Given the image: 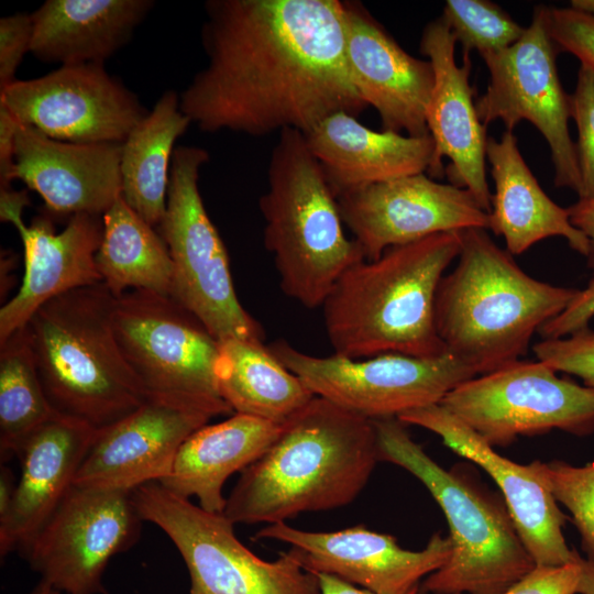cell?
Returning <instances> with one entry per match:
<instances>
[{"instance_id":"6da1fadb","label":"cell","mask_w":594,"mask_h":594,"mask_svg":"<svg viewBox=\"0 0 594 594\" xmlns=\"http://www.w3.org/2000/svg\"><path fill=\"white\" fill-rule=\"evenodd\" d=\"M208 57L179 94L201 131L306 134L329 116L367 108L353 81L339 0H209Z\"/></svg>"},{"instance_id":"7a4b0ae2","label":"cell","mask_w":594,"mask_h":594,"mask_svg":"<svg viewBox=\"0 0 594 594\" xmlns=\"http://www.w3.org/2000/svg\"><path fill=\"white\" fill-rule=\"evenodd\" d=\"M380 461L374 421L315 396L241 472L222 514L234 525H273L343 507Z\"/></svg>"},{"instance_id":"3957f363","label":"cell","mask_w":594,"mask_h":594,"mask_svg":"<svg viewBox=\"0 0 594 594\" xmlns=\"http://www.w3.org/2000/svg\"><path fill=\"white\" fill-rule=\"evenodd\" d=\"M459 232L393 246L375 260L346 268L321 305L334 354L365 359L446 353L435 305L446 270L460 253Z\"/></svg>"},{"instance_id":"277c9868","label":"cell","mask_w":594,"mask_h":594,"mask_svg":"<svg viewBox=\"0 0 594 594\" xmlns=\"http://www.w3.org/2000/svg\"><path fill=\"white\" fill-rule=\"evenodd\" d=\"M459 233L457 266L437 290L436 328L446 349L481 375L520 360L579 289L531 277L485 229Z\"/></svg>"},{"instance_id":"5b68a950","label":"cell","mask_w":594,"mask_h":594,"mask_svg":"<svg viewBox=\"0 0 594 594\" xmlns=\"http://www.w3.org/2000/svg\"><path fill=\"white\" fill-rule=\"evenodd\" d=\"M114 302L101 282L51 299L24 326L52 409L95 429L119 421L150 395L117 342Z\"/></svg>"},{"instance_id":"8992f818","label":"cell","mask_w":594,"mask_h":594,"mask_svg":"<svg viewBox=\"0 0 594 594\" xmlns=\"http://www.w3.org/2000/svg\"><path fill=\"white\" fill-rule=\"evenodd\" d=\"M373 421L380 460L417 477L448 521L452 553L421 582L427 594H501L536 566L502 496L465 466L438 464L399 419Z\"/></svg>"},{"instance_id":"52a82bcc","label":"cell","mask_w":594,"mask_h":594,"mask_svg":"<svg viewBox=\"0 0 594 594\" xmlns=\"http://www.w3.org/2000/svg\"><path fill=\"white\" fill-rule=\"evenodd\" d=\"M267 180L258 206L280 288L306 308L321 307L342 273L365 258L363 251L345 235L338 199L304 133L279 132Z\"/></svg>"},{"instance_id":"ba28073f","label":"cell","mask_w":594,"mask_h":594,"mask_svg":"<svg viewBox=\"0 0 594 594\" xmlns=\"http://www.w3.org/2000/svg\"><path fill=\"white\" fill-rule=\"evenodd\" d=\"M207 150L175 147L167 204L160 234L174 266L172 297L195 315L219 341L264 339V331L238 299L224 243L199 190Z\"/></svg>"},{"instance_id":"9c48e42d","label":"cell","mask_w":594,"mask_h":594,"mask_svg":"<svg viewBox=\"0 0 594 594\" xmlns=\"http://www.w3.org/2000/svg\"><path fill=\"white\" fill-rule=\"evenodd\" d=\"M143 519L173 541L189 576V594H321L293 547L274 561L254 554L237 537L234 524L175 495L158 482L133 490Z\"/></svg>"},{"instance_id":"30bf717a","label":"cell","mask_w":594,"mask_h":594,"mask_svg":"<svg viewBox=\"0 0 594 594\" xmlns=\"http://www.w3.org/2000/svg\"><path fill=\"white\" fill-rule=\"evenodd\" d=\"M112 324L127 363L148 394L191 400L216 416L233 413L218 391L219 341L172 296L128 290L116 297Z\"/></svg>"},{"instance_id":"8fae6325","label":"cell","mask_w":594,"mask_h":594,"mask_svg":"<svg viewBox=\"0 0 594 594\" xmlns=\"http://www.w3.org/2000/svg\"><path fill=\"white\" fill-rule=\"evenodd\" d=\"M268 349L315 395L371 420L398 418L443 397L477 373L449 351L437 356L385 353L316 356L285 340Z\"/></svg>"},{"instance_id":"7c38bea8","label":"cell","mask_w":594,"mask_h":594,"mask_svg":"<svg viewBox=\"0 0 594 594\" xmlns=\"http://www.w3.org/2000/svg\"><path fill=\"white\" fill-rule=\"evenodd\" d=\"M440 405L493 447L554 429L579 437L594 432V389L558 376L539 360L476 375Z\"/></svg>"},{"instance_id":"4fadbf2b","label":"cell","mask_w":594,"mask_h":594,"mask_svg":"<svg viewBox=\"0 0 594 594\" xmlns=\"http://www.w3.org/2000/svg\"><path fill=\"white\" fill-rule=\"evenodd\" d=\"M558 53L548 32L547 7L537 6L519 41L481 55L490 82L485 94L475 100V108L485 127L501 120L506 131L513 132L522 120L532 123L550 147L554 185L578 194L580 172L568 125L570 95L559 79Z\"/></svg>"},{"instance_id":"5bb4252c","label":"cell","mask_w":594,"mask_h":594,"mask_svg":"<svg viewBox=\"0 0 594 594\" xmlns=\"http://www.w3.org/2000/svg\"><path fill=\"white\" fill-rule=\"evenodd\" d=\"M133 491L73 485L21 550L41 580L67 594H107L103 572L141 534Z\"/></svg>"},{"instance_id":"9a60e30c","label":"cell","mask_w":594,"mask_h":594,"mask_svg":"<svg viewBox=\"0 0 594 594\" xmlns=\"http://www.w3.org/2000/svg\"><path fill=\"white\" fill-rule=\"evenodd\" d=\"M14 119L45 135L73 143H123L147 114L138 96L103 64L61 65L0 91Z\"/></svg>"},{"instance_id":"2e32d148","label":"cell","mask_w":594,"mask_h":594,"mask_svg":"<svg viewBox=\"0 0 594 594\" xmlns=\"http://www.w3.org/2000/svg\"><path fill=\"white\" fill-rule=\"evenodd\" d=\"M337 199L342 221L366 260L437 233L490 227L488 213L468 189L425 173L361 187Z\"/></svg>"},{"instance_id":"e0dca14e","label":"cell","mask_w":594,"mask_h":594,"mask_svg":"<svg viewBox=\"0 0 594 594\" xmlns=\"http://www.w3.org/2000/svg\"><path fill=\"white\" fill-rule=\"evenodd\" d=\"M28 206L26 190L0 187V219L15 227L24 253L22 284L0 309V342L23 328L51 299L102 282L96 265L102 216L74 215L56 233L48 216H36L25 224L22 213Z\"/></svg>"},{"instance_id":"ac0fdd59","label":"cell","mask_w":594,"mask_h":594,"mask_svg":"<svg viewBox=\"0 0 594 594\" xmlns=\"http://www.w3.org/2000/svg\"><path fill=\"white\" fill-rule=\"evenodd\" d=\"M255 538L287 543L297 550L307 571L336 576L375 594H408L452 553L450 537L440 532L424 549L411 551L402 548L394 536L362 525L307 531L277 522L258 530Z\"/></svg>"},{"instance_id":"d6986e66","label":"cell","mask_w":594,"mask_h":594,"mask_svg":"<svg viewBox=\"0 0 594 594\" xmlns=\"http://www.w3.org/2000/svg\"><path fill=\"white\" fill-rule=\"evenodd\" d=\"M213 417L191 400L150 394L131 414L97 430L74 485L133 491L158 482L184 441Z\"/></svg>"},{"instance_id":"ffe728a7","label":"cell","mask_w":594,"mask_h":594,"mask_svg":"<svg viewBox=\"0 0 594 594\" xmlns=\"http://www.w3.org/2000/svg\"><path fill=\"white\" fill-rule=\"evenodd\" d=\"M457 41L441 16L429 22L421 34L420 53L428 57L435 84L426 122L435 142L428 174L468 189L487 213L492 194L486 179V127L480 121L470 84V54L455 62Z\"/></svg>"},{"instance_id":"44dd1931","label":"cell","mask_w":594,"mask_h":594,"mask_svg":"<svg viewBox=\"0 0 594 594\" xmlns=\"http://www.w3.org/2000/svg\"><path fill=\"white\" fill-rule=\"evenodd\" d=\"M397 419L438 435L450 450L481 466L494 480L536 565L579 560L581 556L569 547L563 534L569 516L538 480L530 463L518 464L501 455L440 404L409 410Z\"/></svg>"},{"instance_id":"7402d4cb","label":"cell","mask_w":594,"mask_h":594,"mask_svg":"<svg viewBox=\"0 0 594 594\" xmlns=\"http://www.w3.org/2000/svg\"><path fill=\"white\" fill-rule=\"evenodd\" d=\"M348 65L367 107L385 131L422 136L435 74L429 61L409 55L361 4L344 2Z\"/></svg>"},{"instance_id":"603a6c76","label":"cell","mask_w":594,"mask_h":594,"mask_svg":"<svg viewBox=\"0 0 594 594\" xmlns=\"http://www.w3.org/2000/svg\"><path fill=\"white\" fill-rule=\"evenodd\" d=\"M122 143H73L18 122L13 179L36 191L57 215L102 216L121 196Z\"/></svg>"},{"instance_id":"cb8c5ba5","label":"cell","mask_w":594,"mask_h":594,"mask_svg":"<svg viewBox=\"0 0 594 594\" xmlns=\"http://www.w3.org/2000/svg\"><path fill=\"white\" fill-rule=\"evenodd\" d=\"M98 429L55 414L20 446V477L0 520V554L22 550L74 485Z\"/></svg>"},{"instance_id":"d4e9b609","label":"cell","mask_w":594,"mask_h":594,"mask_svg":"<svg viewBox=\"0 0 594 594\" xmlns=\"http://www.w3.org/2000/svg\"><path fill=\"white\" fill-rule=\"evenodd\" d=\"M305 138L337 198L361 187L428 173L433 161L430 134L374 131L346 112L329 116Z\"/></svg>"},{"instance_id":"484cf974","label":"cell","mask_w":594,"mask_h":594,"mask_svg":"<svg viewBox=\"0 0 594 594\" xmlns=\"http://www.w3.org/2000/svg\"><path fill=\"white\" fill-rule=\"evenodd\" d=\"M486 160L495 184L488 229L504 238L512 255L543 239L562 237L574 251L588 257L587 239L571 223L568 208L557 205L540 187L512 131H505L501 140L487 139Z\"/></svg>"},{"instance_id":"4316f807","label":"cell","mask_w":594,"mask_h":594,"mask_svg":"<svg viewBox=\"0 0 594 594\" xmlns=\"http://www.w3.org/2000/svg\"><path fill=\"white\" fill-rule=\"evenodd\" d=\"M152 0H46L32 18L30 53L61 65L99 63L124 46Z\"/></svg>"},{"instance_id":"83f0119b","label":"cell","mask_w":594,"mask_h":594,"mask_svg":"<svg viewBox=\"0 0 594 594\" xmlns=\"http://www.w3.org/2000/svg\"><path fill=\"white\" fill-rule=\"evenodd\" d=\"M283 424L243 414L207 424L184 441L169 473L158 483L183 498L196 497L208 512L222 514L224 483L271 447Z\"/></svg>"},{"instance_id":"f1b7e54d","label":"cell","mask_w":594,"mask_h":594,"mask_svg":"<svg viewBox=\"0 0 594 594\" xmlns=\"http://www.w3.org/2000/svg\"><path fill=\"white\" fill-rule=\"evenodd\" d=\"M219 343L218 391L234 414L283 424L315 397L262 340Z\"/></svg>"},{"instance_id":"f546056e","label":"cell","mask_w":594,"mask_h":594,"mask_svg":"<svg viewBox=\"0 0 594 594\" xmlns=\"http://www.w3.org/2000/svg\"><path fill=\"white\" fill-rule=\"evenodd\" d=\"M191 124L179 95L167 90L130 131L121 151V196L148 224L158 227L167 204L175 142Z\"/></svg>"},{"instance_id":"4dcf8cb0","label":"cell","mask_w":594,"mask_h":594,"mask_svg":"<svg viewBox=\"0 0 594 594\" xmlns=\"http://www.w3.org/2000/svg\"><path fill=\"white\" fill-rule=\"evenodd\" d=\"M102 224L96 265L110 292L116 297L132 289L170 296L174 266L160 232L122 196L102 215Z\"/></svg>"},{"instance_id":"1f68e13d","label":"cell","mask_w":594,"mask_h":594,"mask_svg":"<svg viewBox=\"0 0 594 594\" xmlns=\"http://www.w3.org/2000/svg\"><path fill=\"white\" fill-rule=\"evenodd\" d=\"M56 413L38 377L25 327L0 342V455L7 461Z\"/></svg>"},{"instance_id":"d6a6232c","label":"cell","mask_w":594,"mask_h":594,"mask_svg":"<svg viewBox=\"0 0 594 594\" xmlns=\"http://www.w3.org/2000/svg\"><path fill=\"white\" fill-rule=\"evenodd\" d=\"M464 54L480 55L507 48L525 33L499 6L487 0H449L441 15Z\"/></svg>"},{"instance_id":"836d02e7","label":"cell","mask_w":594,"mask_h":594,"mask_svg":"<svg viewBox=\"0 0 594 594\" xmlns=\"http://www.w3.org/2000/svg\"><path fill=\"white\" fill-rule=\"evenodd\" d=\"M538 480L569 513L587 557L594 559V462L572 465L564 461H532Z\"/></svg>"},{"instance_id":"e575fe53","label":"cell","mask_w":594,"mask_h":594,"mask_svg":"<svg viewBox=\"0 0 594 594\" xmlns=\"http://www.w3.org/2000/svg\"><path fill=\"white\" fill-rule=\"evenodd\" d=\"M570 117L578 130L575 152L580 172L579 200L594 199V69L581 65L570 95Z\"/></svg>"},{"instance_id":"d590c367","label":"cell","mask_w":594,"mask_h":594,"mask_svg":"<svg viewBox=\"0 0 594 594\" xmlns=\"http://www.w3.org/2000/svg\"><path fill=\"white\" fill-rule=\"evenodd\" d=\"M534 353L556 372L575 375L594 389V330L590 327L568 337L542 339Z\"/></svg>"},{"instance_id":"8d00e7d4","label":"cell","mask_w":594,"mask_h":594,"mask_svg":"<svg viewBox=\"0 0 594 594\" xmlns=\"http://www.w3.org/2000/svg\"><path fill=\"white\" fill-rule=\"evenodd\" d=\"M547 26L559 52L594 69V18L572 8L547 7Z\"/></svg>"},{"instance_id":"74e56055","label":"cell","mask_w":594,"mask_h":594,"mask_svg":"<svg viewBox=\"0 0 594 594\" xmlns=\"http://www.w3.org/2000/svg\"><path fill=\"white\" fill-rule=\"evenodd\" d=\"M32 40L31 13L16 12L0 20V91L15 81V73Z\"/></svg>"},{"instance_id":"f35d334b","label":"cell","mask_w":594,"mask_h":594,"mask_svg":"<svg viewBox=\"0 0 594 594\" xmlns=\"http://www.w3.org/2000/svg\"><path fill=\"white\" fill-rule=\"evenodd\" d=\"M581 559L562 565H536L501 594H578Z\"/></svg>"},{"instance_id":"ab89813d","label":"cell","mask_w":594,"mask_h":594,"mask_svg":"<svg viewBox=\"0 0 594 594\" xmlns=\"http://www.w3.org/2000/svg\"><path fill=\"white\" fill-rule=\"evenodd\" d=\"M594 318V277L579 289L569 305L554 318L543 323L538 333L542 339L568 337L588 327Z\"/></svg>"},{"instance_id":"60d3db41","label":"cell","mask_w":594,"mask_h":594,"mask_svg":"<svg viewBox=\"0 0 594 594\" xmlns=\"http://www.w3.org/2000/svg\"><path fill=\"white\" fill-rule=\"evenodd\" d=\"M18 121L0 105V187H11L14 167V135Z\"/></svg>"},{"instance_id":"b9f144b4","label":"cell","mask_w":594,"mask_h":594,"mask_svg":"<svg viewBox=\"0 0 594 594\" xmlns=\"http://www.w3.org/2000/svg\"><path fill=\"white\" fill-rule=\"evenodd\" d=\"M571 223L580 230L590 243L588 265L594 270V199L578 200L568 207Z\"/></svg>"},{"instance_id":"7bdbcfd3","label":"cell","mask_w":594,"mask_h":594,"mask_svg":"<svg viewBox=\"0 0 594 594\" xmlns=\"http://www.w3.org/2000/svg\"><path fill=\"white\" fill-rule=\"evenodd\" d=\"M318 576L321 594H375L364 588L352 585L336 576L315 573ZM408 594H427L421 584L413 588Z\"/></svg>"},{"instance_id":"ee69618b","label":"cell","mask_w":594,"mask_h":594,"mask_svg":"<svg viewBox=\"0 0 594 594\" xmlns=\"http://www.w3.org/2000/svg\"><path fill=\"white\" fill-rule=\"evenodd\" d=\"M15 487L16 482L14 481L12 472L8 466L2 464L0 471V520L3 519L10 510Z\"/></svg>"},{"instance_id":"f6af8a7d","label":"cell","mask_w":594,"mask_h":594,"mask_svg":"<svg viewBox=\"0 0 594 594\" xmlns=\"http://www.w3.org/2000/svg\"><path fill=\"white\" fill-rule=\"evenodd\" d=\"M582 574L578 587V594H594V559H581Z\"/></svg>"},{"instance_id":"bcb514c9","label":"cell","mask_w":594,"mask_h":594,"mask_svg":"<svg viewBox=\"0 0 594 594\" xmlns=\"http://www.w3.org/2000/svg\"><path fill=\"white\" fill-rule=\"evenodd\" d=\"M570 8L594 18V0H572Z\"/></svg>"},{"instance_id":"7dc6e473","label":"cell","mask_w":594,"mask_h":594,"mask_svg":"<svg viewBox=\"0 0 594 594\" xmlns=\"http://www.w3.org/2000/svg\"><path fill=\"white\" fill-rule=\"evenodd\" d=\"M61 593L62 592L53 587L50 583L41 580L30 594H61Z\"/></svg>"}]
</instances>
